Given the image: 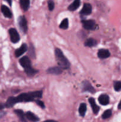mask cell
I'll use <instances>...</instances> for the list:
<instances>
[{
	"instance_id": "cell-1",
	"label": "cell",
	"mask_w": 121,
	"mask_h": 122,
	"mask_svg": "<svg viewBox=\"0 0 121 122\" xmlns=\"http://www.w3.org/2000/svg\"><path fill=\"white\" fill-rule=\"evenodd\" d=\"M42 97V92L34 91L28 93H23L17 97H14L15 103L20 102H30L34 101L35 99H39Z\"/></svg>"
},
{
	"instance_id": "cell-2",
	"label": "cell",
	"mask_w": 121,
	"mask_h": 122,
	"mask_svg": "<svg viewBox=\"0 0 121 122\" xmlns=\"http://www.w3.org/2000/svg\"><path fill=\"white\" fill-rule=\"evenodd\" d=\"M55 58L57 61V63L59 67L63 69H68L70 68V64L67 58L65 57L63 52L59 48H56L55 50Z\"/></svg>"
},
{
	"instance_id": "cell-3",
	"label": "cell",
	"mask_w": 121,
	"mask_h": 122,
	"mask_svg": "<svg viewBox=\"0 0 121 122\" xmlns=\"http://www.w3.org/2000/svg\"><path fill=\"white\" fill-rule=\"evenodd\" d=\"M9 34L10 36L11 41L14 44L20 41V35L16 29L14 28H11L9 29Z\"/></svg>"
},
{
	"instance_id": "cell-4",
	"label": "cell",
	"mask_w": 121,
	"mask_h": 122,
	"mask_svg": "<svg viewBox=\"0 0 121 122\" xmlns=\"http://www.w3.org/2000/svg\"><path fill=\"white\" fill-rule=\"evenodd\" d=\"M18 23L21 31L24 33H26L27 31V22L25 17L23 15L19 17L18 19Z\"/></svg>"
},
{
	"instance_id": "cell-5",
	"label": "cell",
	"mask_w": 121,
	"mask_h": 122,
	"mask_svg": "<svg viewBox=\"0 0 121 122\" xmlns=\"http://www.w3.org/2000/svg\"><path fill=\"white\" fill-rule=\"evenodd\" d=\"M83 26L85 29L87 30H94L96 28V23L95 21L93 20H83Z\"/></svg>"
},
{
	"instance_id": "cell-6",
	"label": "cell",
	"mask_w": 121,
	"mask_h": 122,
	"mask_svg": "<svg viewBox=\"0 0 121 122\" xmlns=\"http://www.w3.org/2000/svg\"><path fill=\"white\" fill-rule=\"evenodd\" d=\"M19 62H20V65L24 69V70L28 69V68L32 67V64H31L30 60L29 58L28 57H27V56L23 57L19 60Z\"/></svg>"
},
{
	"instance_id": "cell-7",
	"label": "cell",
	"mask_w": 121,
	"mask_h": 122,
	"mask_svg": "<svg viewBox=\"0 0 121 122\" xmlns=\"http://www.w3.org/2000/svg\"><path fill=\"white\" fill-rule=\"evenodd\" d=\"M91 12H92V7H91V4L88 3H85L83 5L82 10H81L80 14L81 15H87L91 14Z\"/></svg>"
},
{
	"instance_id": "cell-8",
	"label": "cell",
	"mask_w": 121,
	"mask_h": 122,
	"mask_svg": "<svg viewBox=\"0 0 121 122\" xmlns=\"http://www.w3.org/2000/svg\"><path fill=\"white\" fill-rule=\"evenodd\" d=\"M82 88H83V90L84 91L89 92L90 93H94L95 92V89L91 83L88 81H84L82 83Z\"/></svg>"
},
{
	"instance_id": "cell-9",
	"label": "cell",
	"mask_w": 121,
	"mask_h": 122,
	"mask_svg": "<svg viewBox=\"0 0 121 122\" xmlns=\"http://www.w3.org/2000/svg\"><path fill=\"white\" fill-rule=\"evenodd\" d=\"M98 100L101 105L106 106L109 103V97L106 94H102L98 97Z\"/></svg>"
},
{
	"instance_id": "cell-10",
	"label": "cell",
	"mask_w": 121,
	"mask_h": 122,
	"mask_svg": "<svg viewBox=\"0 0 121 122\" xmlns=\"http://www.w3.org/2000/svg\"><path fill=\"white\" fill-rule=\"evenodd\" d=\"M97 56L98 58L103 59V58H108L110 56V53L109 50L106 49H101L98 51Z\"/></svg>"
},
{
	"instance_id": "cell-11",
	"label": "cell",
	"mask_w": 121,
	"mask_h": 122,
	"mask_svg": "<svg viewBox=\"0 0 121 122\" xmlns=\"http://www.w3.org/2000/svg\"><path fill=\"white\" fill-rule=\"evenodd\" d=\"M88 102H90V105H91V108H92L93 113L95 114H97L98 113V112H99L100 108L96 104L94 98H90L88 99Z\"/></svg>"
},
{
	"instance_id": "cell-12",
	"label": "cell",
	"mask_w": 121,
	"mask_h": 122,
	"mask_svg": "<svg viewBox=\"0 0 121 122\" xmlns=\"http://www.w3.org/2000/svg\"><path fill=\"white\" fill-rule=\"evenodd\" d=\"M27 50V46L26 44H23V45H21V46L19 48V49L16 50V51H15V55L16 57H20L21 56H22L25 52Z\"/></svg>"
},
{
	"instance_id": "cell-13",
	"label": "cell",
	"mask_w": 121,
	"mask_h": 122,
	"mask_svg": "<svg viewBox=\"0 0 121 122\" xmlns=\"http://www.w3.org/2000/svg\"><path fill=\"white\" fill-rule=\"evenodd\" d=\"M1 11H2V14H4V15L5 17L9 18V19L12 17L13 15H12L11 11L9 9V8L6 5H2V7H1Z\"/></svg>"
},
{
	"instance_id": "cell-14",
	"label": "cell",
	"mask_w": 121,
	"mask_h": 122,
	"mask_svg": "<svg viewBox=\"0 0 121 122\" xmlns=\"http://www.w3.org/2000/svg\"><path fill=\"white\" fill-rule=\"evenodd\" d=\"M47 73L49 74H53V75H60L62 73L61 68L59 67H51L47 70Z\"/></svg>"
},
{
	"instance_id": "cell-15",
	"label": "cell",
	"mask_w": 121,
	"mask_h": 122,
	"mask_svg": "<svg viewBox=\"0 0 121 122\" xmlns=\"http://www.w3.org/2000/svg\"><path fill=\"white\" fill-rule=\"evenodd\" d=\"M26 117L28 120L33 122H37L39 121V119L34 114L30 112H28L26 113Z\"/></svg>"
},
{
	"instance_id": "cell-16",
	"label": "cell",
	"mask_w": 121,
	"mask_h": 122,
	"mask_svg": "<svg viewBox=\"0 0 121 122\" xmlns=\"http://www.w3.org/2000/svg\"><path fill=\"white\" fill-rule=\"evenodd\" d=\"M80 4H81L80 0H74V1H73V2L69 5L68 9L70 11H73L76 10L79 7Z\"/></svg>"
},
{
	"instance_id": "cell-17",
	"label": "cell",
	"mask_w": 121,
	"mask_h": 122,
	"mask_svg": "<svg viewBox=\"0 0 121 122\" xmlns=\"http://www.w3.org/2000/svg\"><path fill=\"white\" fill-rule=\"evenodd\" d=\"M20 4L21 8L24 11H27L30 7V0H20Z\"/></svg>"
},
{
	"instance_id": "cell-18",
	"label": "cell",
	"mask_w": 121,
	"mask_h": 122,
	"mask_svg": "<svg viewBox=\"0 0 121 122\" xmlns=\"http://www.w3.org/2000/svg\"><path fill=\"white\" fill-rule=\"evenodd\" d=\"M14 113L17 114L18 117L20 118V120L22 122H27V120L26 119V116L24 114V112L21 110H15Z\"/></svg>"
},
{
	"instance_id": "cell-19",
	"label": "cell",
	"mask_w": 121,
	"mask_h": 122,
	"mask_svg": "<svg viewBox=\"0 0 121 122\" xmlns=\"http://www.w3.org/2000/svg\"><path fill=\"white\" fill-rule=\"evenodd\" d=\"M97 44V41L95 40L94 39H93V38H89L85 42V46H88V47H92V46H96Z\"/></svg>"
},
{
	"instance_id": "cell-20",
	"label": "cell",
	"mask_w": 121,
	"mask_h": 122,
	"mask_svg": "<svg viewBox=\"0 0 121 122\" xmlns=\"http://www.w3.org/2000/svg\"><path fill=\"white\" fill-rule=\"evenodd\" d=\"M79 113L81 116L84 117L85 116V113L87 111V106L85 103H81L79 107Z\"/></svg>"
},
{
	"instance_id": "cell-21",
	"label": "cell",
	"mask_w": 121,
	"mask_h": 122,
	"mask_svg": "<svg viewBox=\"0 0 121 122\" xmlns=\"http://www.w3.org/2000/svg\"><path fill=\"white\" fill-rule=\"evenodd\" d=\"M15 102L14 101V97H10L8 98L7 102H6L5 106L6 107H8V108H10V107H13L14 105L15 104Z\"/></svg>"
},
{
	"instance_id": "cell-22",
	"label": "cell",
	"mask_w": 121,
	"mask_h": 122,
	"mask_svg": "<svg viewBox=\"0 0 121 122\" xmlns=\"http://www.w3.org/2000/svg\"><path fill=\"white\" fill-rule=\"evenodd\" d=\"M68 19H65L62 21V22L60 23V25H59V27L60 29H66L68 27Z\"/></svg>"
},
{
	"instance_id": "cell-23",
	"label": "cell",
	"mask_w": 121,
	"mask_h": 122,
	"mask_svg": "<svg viewBox=\"0 0 121 122\" xmlns=\"http://www.w3.org/2000/svg\"><path fill=\"white\" fill-rule=\"evenodd\" d=\"M25 70V72L26 73V74H27L28 76H33L34 75H35L36 73H37V70H35V69H33L32 67H31L28 68V69H26Z\"/></svg>"
},
{
	"instance_id": "cell-24",
	"label": "cell",
	"mask_w": 121,
	"mask_h": 122,
	"mask_svg": "<svg viewBox=\"0 0 121 122\" xmlns=\"http://www.w3.org/2000/svg\"><path fill=\"white\" fill-rule=\"evenodd\" d=\"M112 112L111 110H107L102 114V118L103 119H108V118H109L112 116Z\"/></svg>"
},
{
	"instance_id": "cell-25",
	"label": "cell",
	"mask_w": 121,
	"mask_h": 122,
	"mask_svg": "<svg viewBox=\"0 0 121 122\" xmlns=\"http://www.w3.org/2000/svg\"><path fill=\"white\" fill-rule=\"evenodd\" d=\"M114 89L116 91H120L121 90V82L117 81L114 83Z\"/></svg>"
},
{
	"instance_id": "cell-26",
	"label": "cell",
	"mask_w": 121,
	"mask_h": 122,
	"mask_svg": "<svg viewBox=\"0 0 121 122\" xmlns=\"http://www.w3.org/2000/svg\"><path fill=\"white\" fill-rule=\"evenodd\" d=\"M48 4V8L50 11H52L55 8V3L53 0H49L47 2Z\"/></svg>"
},
{
	"instance_id": "cell-27",
	"label": "cell",
	"mask_w": 121,
	"mask_h": 122,
	"mask_svg": "<svg viewBox=\"0 0 121 122\" xmlns=\"http://www.w3.org/2000/svg\"><path fill=\"white\" fill-rule=\"evenodd\" d=\"M28 54L31 56L33 58H34L35 57V52H34V48L33 46L30 45V46L29 47V50H28Z\"/></svg>"
},
{
	"instance_id": "cell-28",
	"label": "cell",
	"mask_w": 121,
	"mask_h": 122,
	"mask_svg": "<svg viewBox=\"0 0 121 122\" xmlns=\"http://www.w3.org/2000/svg\"><path fill=\"white\" fill-rule=\"evenodd\" d=\"M36 102L37 104L39 106H40L41 108H44L45 107V104H44V103L43 101H40V100H36Z\"/></svg>"
},
{
	"instance_id": "cell-29",
	"label": "cell",
	"mask_w": 121,
	"mask_h": 122,
	"mask_svg": "<svg viewBox=\"0 0 121 122\" xmlns=\"http://www.w3.org/2000/svg\"><path fill=\"white\" fill-rule=\"evenodd\" d=\"M5 107V105H4L3 104L0 103V110H1L2 109H3Z\"/></svg>"
},
{
	"instance_id": "cell-30",
	"label": "cell",
	"mask_w": 121,
	"mask_h": 122,
	"mask_svg": "<svg viewBox=\"0 0 121 122\" xmlns=\"http://www.w3.org/2000/svg\"><path fill=\"white\" fill-rule=\"evenodd\" d=\"M5 1H7L8 4H9V5H11L12 4V0H5Z\"/></svg>"
},
{
	"instance_id": "cell-31",
	"label": "cell",
	"mask_w": 121,
	"mask_h": 122,
	"mask_svg": "<svg viewBox=\"0 0 121 122\" xmlns=\"http://www.w3.org/2000/svg\"><path fill=\"white\" fill-rule=\"evenodd\" d=\"M43 122H58L56 121H55V120H46V121Z\"/></svg>"
},
{
	"instance_id": "cell-32",
	"label": "cell",
	"mask_w": 121,
	"mask_h": 122,
	"mask_svg": "<svg viewBox=\"0 0 121 122\" xmlns=\"http://www.w3.org/2000/svg\"><path fill=\"white\" fill-rule=\"evenodd\" d=\"M118 108H119V110H121V101H120L119 103Z\"/></svg>"
}]
</instances>
